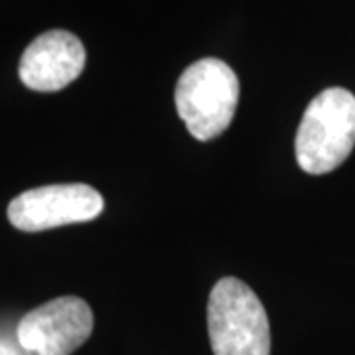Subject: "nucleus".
I'll return each mask as SVG.
<instances>
[{
  "instance_id": "obj_2",
  "label": "nucleus",
  "mask_w": 355,
  "mask_h": 355,
  "mask_svg": "<svg viewBox=\"0 0 355 355\" xmlns=\"http://www.w3.org/2000/svg\"><path fill=\"white\" fill-rule=\"evenodd\" d=\"M239 77L225 62L205 58L178 79L174 101L193 139L214 140L225 132L239 105Z\"/></svg>"
},
{
  "instance_id": "obj_3",
  "label": "nucleus",
  "mask_w": 355,
  "mask_h": 355,
  "mask_svg": "<svg viewBox=\"0 0 355 355\" xmlns=\"http://www.w3.org/2000/svg\"><path fill=\"white\" fill-rule=\"evenodd\" d=\"M207 331L216 355H270V326L263 302L243 280H217L207 302Z\"/></svg>"
},
{
  "instance_id": "obj_1",
  "label": "nucleus",
  "mask_w": 355,
  "mask_h": 355,
  "mask_svg": "<svg viewBox=\"0 0 355 355\" xmlns=\"http://www.w3.org/2000/svg\"><path fill=\"white\" fill-rule=\"evenodd\" d=\"M355 146V95L324 89L306 107L296 132V160L306 174L322 176L342 166Z\"/></svg>"
},
{
  "instance_id": "obj_6",
  "label": "nucleus",
  "mask_w": 355,
  "mask_h": 355,
  "mask_svg": "<svg viewBox=\"0 0 355 355\" xmlns=\"http://www.w3.org/2000/svg\"><path fill=\"white\" fill-rule=\"evenodd\" d=\"M85 67V48L76 34L50 30L40 34L22 53L18 76L26 87L53 93L67 87Z\"/></svg>"
},
{
  "instance_id": "obj_4",
  "label": "nucleus",
  "mask_w": 355,
  "mask_h": 355,
  "mask_svg": "<svg viewBox=\"0 0 355 355\" xmlns=\"http://www.w3.org/2000/svg\"><path fill=\"white\" fill-rule=\"evenodd\" d=\"M101 193L87 184H51L22 191L8 205V221L28 233L83 223L101 216Z\"/></svg>"
},
{
  "instance_id": "obj_5",
  "label": "nucleus",
  "mask_w": 355,
  "mask_h": 355,
  "mask_svg": "<svg viewBox=\"0 0 355 355\" xmlns=\"http://www.w3.org/2000/svg\"><path fill=\"white\" fill-rule=\"evenodd\" d=\"M93 331V312L77 296L53 298L28 312L16 328L20 347L36 355H71Z\"/></svg>"
}]
</instances>
